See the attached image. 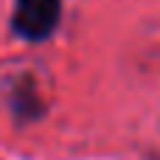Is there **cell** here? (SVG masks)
I'll use <instances>...</instances> for the list:
<instances>
[{"label":"cell","mask_w":160,"mask_h":160,"mask_svg":"<svg viewBox=\"0 0 160 160\" xmlns=\"http://www.w3.org/2000/svg\"><path fill=\"white\" fill-rule=\"evenodd\" d=\"M59 14H62L59 0H17L14 14H11V25L22 39L39 42L53 34Z\"/></svg>","instance_id":"obj_1"}]
</instances>
